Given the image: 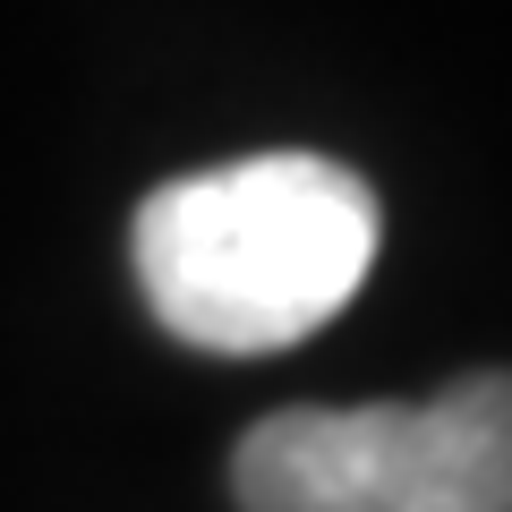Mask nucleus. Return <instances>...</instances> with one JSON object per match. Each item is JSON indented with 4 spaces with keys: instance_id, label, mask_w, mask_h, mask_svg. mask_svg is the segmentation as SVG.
<instances>
[{
    "instance_id": "obj_1",
    "label": "nucleus",
    "mask_w": 512,
    "mask_h": 512,
    "mask_svg": "<svg viewBox=\"0 0 512 512\" xmlns=\"http://www.w3.org/2000/svg\"><path fill=\"white\" fill-rule=\"evenodd\" d=\"M376 188L333 154H248L137 205V291L188 350H291L359 299L376 265Z\"/></svg>"
},
{
    "instance_id": "obj_2",
    "label": "nucleus",
    "mask_w": 512,
    "mask_h": 512,
    "mask_svg": "<svg viewBox=\"0 0 512 512\" xmlns=\"http://www.w3.org/2000/svg\"><path fill=\"white\" fill-rule=\"evenodd\" d=\"M239 512H512V376L436 402L274 410L231 453Z\"/></svg>"
}]
</instances>
